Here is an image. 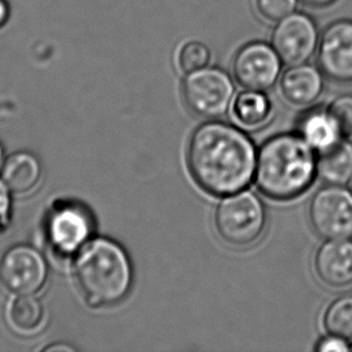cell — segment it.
I'll list each match as a JSON object with an SVG mask.
<instances>
[{"instance_id":"obj_1","label":"cell","mask_w":352,"mask_h":352,"mask_svg":"<svg viewBox=\"0 0 352 352\" xmlns=\"http://www.w3.org/2000/svg\"><path fill=\"white\" fill-rule=\"evenodd\" d=\"M186 157L191 176L212 195L238 192L255 177V146L247 133L230 124H202L191 136Z\"/></svg>"},{"instance_id":"obj_2","label":"cell","mask_w":352,"mask_h":352,"mask_svg":"<svg viewBox=\"0 0 352 352\" xmlns=\"http://www.w3.org/2000/svg\"><path fill=\"white\" fill-rule=\"evenodd\" d=\"M316 177L318 155L298 133L274 136L257 154V188L273 200L298 197L313 186Z\"/></svg>"},{"instance_id":"obj_3","label":"cell","mask_w":352,"mask_h":352,"mask_svg":"<svg viewBox=\"0 0 352 352\" xmlns=\"http://www.w3.org/2000/svg\"><path fill=\"white\" fill-rule=\"evenodd\" d=\"M75 276L87 303L100 308L113 305L128 295L133 268L128 254L107 238H96L81 248Z\"/></svg>"},{"instance_id":"obj_4","label":"cell","mask_w":352,"mask_h":352,"mask_svg":"<svg viewBox=\"0 0 352 352\" xmlns=\"http://www.w3.org/2000/svg\"><path fill=\"white\" fill-rule=\"evenodd\" d=\"M267 217L265 206L252 191L228 195L215 210V229L223 241L234 247L256 242L263 234Z\"/></svg>"},{"instance_id":"obj_5","label":"cell","mask_w":352,"mask_h":352,"mask_svg":"<svg viewBox=\"0 0 352 352\" xmlns=\"http://www.w3.org/2000/svg\"><path fill=\"white\" fill-rule=\"evenodd\" d=\"M234 94V83L229 75L215 67L190 72L183 83L186 105L201 118L215 119L224 116Z\"/></svg>"},{"instance_id":"obj_6","label":"cell","mask_w":352,"mask_h":352,"mask_svg":"<svg viewBox=\"0 0 352 352\" xmlns=\"http://www.w3.org/2000/svg\"><path fill=\"white\" fill-rule=\"evenodd\" d=\"M309 223L324 239L352 238V190L326 186L315 191L308 208Z\"/></svg>"},{"instance_id":"obj_7","label":"cell","mask_w":352,"mask_h":352,"mask_svg":"<svg viewBox=\"0 0 352 352\" xmlns=\"http://www.w3.org/2000/svg\"><path fill=\"white\" fill-rule=\"evenodd\" d=\"M319 27L305 12H292L276 24L272 35V46L281 62L292 67L309 62L319 48Z\"/></svg>"},{"instance_id":"obj_8","label":"cell","mask_w":352,"mask_h":352,"mask_svg":"<svg viewBox=\"0 0 352 352\" xmlns=\"http://www.w3.org/2000/svg\"><path fill=\"white\" fill-rule=\"evenodd\" d=\"M43 255L29 245L10 248L0 258V284L16 295H33L47 280Z\"/></svg>"},{"instance_id":"obj_9","label":"cell","mask_w":352,"mask_h":352,"mask_svg":"<svg viewBox=\"0 0 352 352\" xmlns=\"http://www.w3.org/2000/svg\"><path fill=\"white\" fill-rule=\"evenodd\" d=\"M281 63L273 46L265 43H248L234 58V77L247 89L267 91L280 77Z\"/></svg>"},{"instance_id":"obj_10","label":"cell","mask_w":352,"mask_h":352,"mask_svg":"<svg viewBox=\"0 0 352 352\" xmlns=\"http://www.w3.org/2000/svg\"><path fill=\"white\" fill-rule=\"evenodd\" d=\"M318 65L324 76L340 83L352 82V21L329 24L320 36Z\"/></svg>"},{"instance_id":"obj_11","label":"cell","mask_w":352,"mask_h":352,"mask_svg":"<svg viewBox=\"0 0 352 352\" xmlns=\"http://www.w3.org/2000/svg\"><path fill=\"white\" fill-rule=\"evenodd\" d=\"M94 223L89 212L78 205L60 206L48 220L50 242L58 252L70 255L85 247L93 234Z\"/></svg>"},{"instance_id":"obj_12","label":"cell","mask_w":352,"mask_h":352,"mask_svg":"<svg viewBox=\"0 0 352 352\" xmlns=\"http://www.w3.org/2000/svg\"><path fill=\"white\" fill-rule=\"evenodd\" d=\"M314 270L319 280L332 289L352 285V238L326 239L315 254Z\"/></svg>"},{"instance_id":"obj_13","label":"cell","mask_w":352,"mask_h":352,"mask_svg":"<svg viewBox=\"0 0 352 352\" xmlns=\"http://www.w3.org/2000/svg\"><path fill=\"white\" fill-rule=\"evenodd\" d=\"M324 89V72L309 63L292 65L281 75V93L292 105H313L321 98Z\"/></svg>"},{"instance_id":"obj_14","label":"cell","mask_w":352,"mask_h":352,"mask_svg":"<svg viewBox=\"0 0 352 352\" xmlns=\"http://www.w3.org/2000/svg\"><path fill=\"white\" fill-rule=\"evenodd\" d=\"M298 135L314 149L322 152L342 140L338 124L327 109H313L302 115L298 122Z\"/></svg>"},{"instance_id":"obj_15","label":"cell","mask_w":352,"mask_h":352,"mask_svg":"<svg viewBox=\"0 0 352 352\" xmlns=\"http://www.w3.org/2000/svg\"><path fill=\"white\" fill-rule=\"evenodd\" d=\"M318 177L324 184L348 186L352 182V142H338L318 154Z\"/></svg>"},{"instance_id":"obj_16","label":"cell","mask_w":352,"mask_h":352,"mask_svg":"<svg viewBox=\"0 0 352 352\" xmlns=\"http://www.w3.org/2000/svg\"><path fill=\"white\" fill-rule=\"evenodd\" d=\"M41 177V164L28 152L14 153L1 168V181L16 194H24L38 184Z\"/></svg>"},{"instance_id":"obj_17","label":"cell","mask_w":352,"mask_h":352,"mask_svg":"<svg viewBox=\"0 0 352 352\" xmlns=\"http://www.w3.org/2000/svg\"><path fill=\"white\" fill-rule=\"evenodd\" d=\"M232 111L239 123L248 128H256L271 117L272 104L261 91L248 89L234 99Z\"/></svg>"},{"instance_id":"obj_18","label":"cell","mask_w":352,"mask_h":352,"mask_svg":"<svg viewBox=\"0 0 352 352\" xmlns=\"http://www.w3.org/2000/svg\"><path fill=\"white\" fill-rule=\"evenodd\" d=\"M322 324L327 333L352 340V294L340 296L326 308Z\"/></svg>"},{"instance_id":"obj_19","label":"cell","mask_w":352,"mask_h":352,"mask_svg":"<svg viewBox=\"0 0 352 352\" xmlns=\"http://www.w3.org/2000/svg\"><path fill=\"white\" fill-rule=\"evenodd\" d=\"M43 305L32 295H23L14 300L10 310L12 324L22 331L36 329L43 320Z\"/></svg>"},{"instance_id":"obj_20","label":"cell","mask_w":352,"mask_h":352,"mask_svg":"<svg viewBox=\"0 0 352 352\" xmlns=\"http://www.w3.org/2000/svg\"><path fill=\"white\" fill-rule=\"evenodd\" d=\"M210 60V50L205 43L199 41L186 43L178 53V65L182 72L186 74L204 69Z\"/></svg>"},{"instance_id":"obj_21","label":"cell","mask_w":352,"mask_h":352,"mask_svg":"<svg viewBox=\"0 0 352 352\" xmlns=\"http://www.w3.org/2000/svg\"><path fill=\"white\" fill-rule=\"evenodd\" d=\"M333 116L344 138H352V94L345 93L337 96L327 107Z\"/></svg>"},{"instance_id":"obj_22","label":"cell","mask_w":352,"mask_h":352,"mask_svg":"<svg viewBox=\"0 0 352 352\" xmlns=\"http://www.w3.org/2000/svg\"><path fill=\"white\" fill-rule=\"evenodd\" d=\"M298 0H255L257 11L270 22H279L295 12Z\"/></svg>"},{"instance_id":"obj_23","label":"cell","mask_w":352,"mask_h":352,"mask_svg":"<svg viewBox=\"0 0 352 352\" xmlns=\"http://www.w3.org/2000/svg\"><path fill=\"white\" fill-rule=\"evenodd\" d=\"M315 350L318 352H348L352 351L351 344L348 339L342 338L336 334L329 333L326 337L320 339L316 344Z\"/></svg>"},{"instance_id":"obj_24","label":"cell","mask_w":352,"mask_h":352,"mask_svg":"<svg viewBox=\"0 0 352 352\" xmlns=\"http://www.w3.org/2000/svg\"><path fill=\"white\" fill-rule=\"evenodd\" d=\"M9 191V188L5 186L4 182H0V230L6 228L9 223L11 208Z\"/></svg>"},{"instance_id":"obj_25","label":"cell","mask_w":352,"mask_h":352,"mask_svg":"<svg viewBox=\"0 0 352 352\" xmlns=\"http://www.w3.org/2000/svg\"><path fill=\"white\" fill-rule=\"evenodd\" d=\"M303 4L315 8V9H324L334 4L337 0H300Z\"/></svg>"},{"instance_id":"obj_26","label":"cell","mask_w":352,"mask_h":352,"mask_svg":"<svg viewBox=\"0 0 352 352\" xmlns=\"http://www.w3.org/2000/svg\"><path fill=\"white\" fill-rule=\"evenodd\" d=\"M10 19V5L8 0H0V27H3Z\"/></svg>"},{"instance_id":"obj_27","label":"cell","mask_w":352,"mask_h":352,"mask_svg":"<svg viewBox=\"0 0 352 352\" xmlns=\"http://www.w3.org/2000/svg\"><path fill=\"white\" fill-rule=\"evenodd\" d=\"M46 351H74V349L67 346V345H56V346H51V348L46 349Z\"/></svg>"},{"instance_id":"obj_28","label":"cell","mask_w":352,"mask_h":352,"mask_svg":"<svg viewBox=\"0 0 352 352\" xmlns=\"http://www.w3.org/2000/svg\"><path fill=\"white\" fill-rule=\"evenodd\" d=\"M3 165H4V152H3V148L0 146V171L3 168Z\"/></svg>"},{"instance_id":"obj_29","label":"cell","mask_w":352,"mask_h":352,"mask_svg":"<svg viewBox=\"0 0 352 352\" xmlns=\"http://www.w3.org/2000/svg\"><path fill=\"white\" fill-rule=\"evenodd\" d=\"M351 350H352V343H351Z\"/></svg>"}]
</instances>
